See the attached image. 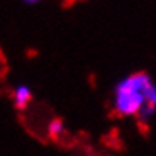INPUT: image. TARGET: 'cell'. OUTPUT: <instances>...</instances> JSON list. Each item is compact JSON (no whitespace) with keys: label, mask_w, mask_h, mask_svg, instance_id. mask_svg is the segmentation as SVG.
<instances>
[{"label":"cell","mask_w":156,"mask_h":156,"mask_svg":"<svg viewBox=\"0 0 156 156\" xmlns=\"http://www.w3.org/2000/svg\"><path fill=\"white\" fill-rule=\"evenodd\" d=\"M63 133V121L61 119H53L49 124V136L51 137H58Z\"/></svg>","instance_id":"3957f363"},{"label":"cell","mask_w":156,"mask_h":156,"mask_svg":"<svg viewBox=\"0 0 156 156\" xmlns=\"http://www.w3.org/2000/svg\"><path fill=\"white\" fill-rule=\"evenodd\" d=\"M146 73H134L117 83L115 87V110L119 115H134L144 105V88L149 85Z\"/></svg>","instance_id":"6da1fadb"},{"label":"cell","mask_w":156,"mask_h":156,"mask_svg":"<svg viewBox=\"0 0 156 156\" xmlns=\"http://www.w3.org/2000/svg\"><path fill=\"white\" fill-rule=\"evenodd\" d=\"M14 97H16V107L17 109H26L29 104V100L32 98V94H31V88H27V87H19V88L16 90V94H14Z\"/></svg>","instance_id":"7a4b0ae2"},{"label":"cell","mask_w":156,"mask_h":156,"mask_svg":"<svg viewBox=\"0 0 156 156\" xmlns=\"http://www.w3.org/2000/svg\"><path fill=\"white\" fill-rule=\"evenodd\" d=\"M26 4H36V2H39V0H24Z\"/></svg>","instance_id":"277c9868"}]
</instances>
